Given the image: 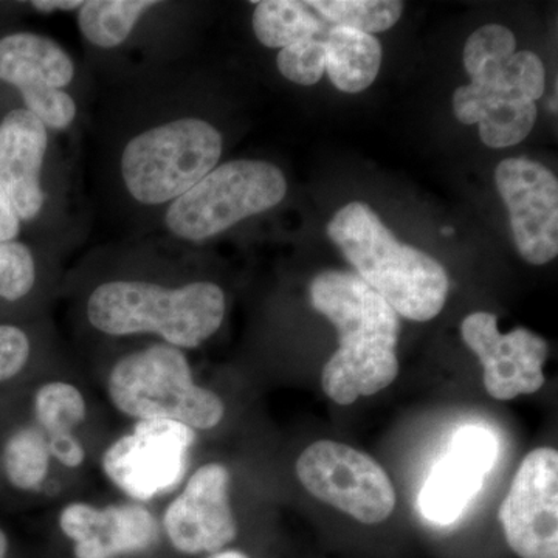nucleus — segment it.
Listing matches in <instances>:
<instances>
[{
  "instance_id": "obj_1",
  "label": "nucleus",
  "mask_w": 558,
  "mask_h": 558,
  "mask_svg": "<svg viewBox=\"0 0 558 558\" xmlns=\"http://www.w3.org/2000/svg\"><path fill=\"white\" fill-rule=\"evenodd\" d=\"M311 300L340 337L339 351L323 369L328 398L351 405L388 388L399 374L398 312L351 271H322L312 281Z\"/></svg>"
},
{
  "instance_id": "obj_2",
  "label": "nucleus",
  "mask_w": 558,
  "mask_h": 558,
  "mask_svg": "<svg viewBox=\"0 0 558 558\" xmlns=\"http://www.w3.org/2000/svg\"><path fill=\"white\" fill-rule=\"evenodd\" d=\"M328 234L399 317L429 322L444 310L450 289L446 269L427 253L400 244L368 205L352 202L339 209Z\"/></svg>"
},
{
  "instance_id": "obj_3",
  "label": "nucleus",
  "mask_w": 558,
  "mask_h": 558,
  "mask_svg": "<svg viewBox=\"0 0 558 558\" xmlns=\"http://www.w3.org/2000/svg\"><path fill=\"white\" fill-rule=\"evenodd\" d=\"M226 293L215 282L167 288L148 281L102 282L87 300V318L109 337H160L178 349L199 348L226 317Z\"/></svg>"
},
{
  "instance_id": "obj_4",
  "label": "nucleus",
  "mask_w": 558,
  "mask_h": 558,
  "mask_svg": "<svg viewBox=\"0 0 558 558\" xmlns=\"http://www.w3.org/2000/svg\"><path fill=\"white\" fill-rule=\"evenodd\" d=\"M108 396L124 416L165 418L194 432L218 427L226 416L223 400L194 380L185 352L165 343L117 360L109 371Z\"/></svg>"
},
{
  "instance_id": "obj_5",
  "label": "nucleus",
  "mask_w": 558,
  "mask_h": 558,
  "mask_svg": "<svg viewBox=\"0 0 558 558\" xmlns=\"http://www.w3.org/2000/svg\"><path fill=\"white\" fill-rule=\"evenodd\" d=\"M222 148V135L208 121H167L128 142L121 178L140 204H171L218 167Z\"/></svg>"
},
{
  "instance_id": "obj_6",
  "label": "nucleus",
  "mask_w": 558,
  "mask_h": 558,
  "mask_svg": "<svg viewBox=\"0 0 558 558\" xmlns=\"http://www.w3.org/2000/svg\"><path fill=\"white\" fill-rule=\"evenodd\" d=\"M286 193L288 180L269 161H227L171 202L165 226L179 240L207 241L250 216L277 207Z\"/></svg>"
},
{
  "instance_id": "obj_7",
  "label": "nucleus",
  "mask_w": 558,
  "mask_h": 558,
  "mask_svg": "<svg viewBox=\"0 0 558 558\" xmlns=\"http://www.w3.org/2000/svg\"><path fill=\"white\" fill-rule=\"evenodd\" d=\"M196 432L179 422L145 418L113 440L101 458L106 478L134 502L174 490L185 478Z\"/></svg>"
},
{
  "instance_id": "obj_8",
  "label": "nucleus",
  "mask_w": 558,
  "mask_h": 558,
  "mask_svg": "<svg viewBox=\"0 0 558 558\" xmlns=\"http://www.w3.org/2000/svg\"><path fill=\"white\" fill-rule=\"evenodd\" d=\"M296 475L311 495L363 524H379L396 508V492L384 468L347 444L318 440L296 461Z\"/></svg>"
},
{
  "instance_id": "obj_9",
  "label": "nucleus",
  "mask_w": 558,
  "mask_h": 558,
  "mask_svg": "<svg viewBox=\"0 0 558 558\" xmlns=\"http://www.w3.org/2000/svg\"><path fill=\"white\" fill-rule=\"evenodd\" d=\"M75 62L53 39L13 33L0 39V81L20 90L25 109L47 130L65 131L76 119V102L65 92Z\"/></svg>"
},
{
  "instance_id": "obj_10",
  "label": "nucleus",
  "mask_w": 558,
  "mask_h": 558,
  "mask_svg": "<svg viewBox=\"0 0 558 558\" xmlns=\"http://www.w3.org/2000/svg\"><path fill=\"white\" fill-rule=\"evenodd\" d=\"M499 523L520 558H558V453L549 447L526 454L499 506Z\"/></svg>"
},
{
  "instance_id": "obj_11",
  "label": "nucleus",
  "mask_w": 558,
  "mask_h": 558,
  "mask_svg": "<svg viewBox=\"0 0 558 558\" xmlns=\"http://www.w3.org/2000/svg\"><path fill=\"white\" fill-rule=\"evenodd\" d=\"M499 196L508 205L520 255L534 266L557 258L558 182L538 161L506 159L495 172Z\"/></svg>"
},
{
  "instance_id": "obj_12",
  "label": "nucleus",
  "mask_w": 558,
  "mask_h": 558,
  "mask_svg": "<svg viewBox=\"0 0 558 558\" xmlns=\"http://www.w3.org/2000/svg\"><path fill=\"white\" fill-rule=\"evenodd\" d=\"M230 472L219 462L197 469L163 513L172 548L182 554H216L238 535L230 501Z\"/></svg>"
},
{
  "instance_id": "obj_13",
  "label": "nucleus",
  "mask_w": 558,
  "mask_h": 558,
  "mask_svg": "<svg viewBox=\"0 0 558 558\" xmlns=\"http://www.w3.org/2000/svg\"><path fill=\"white\" fill-rule=\"evenodd\" d=\"M461 336L484 368V387L497 400L534 395L545 385L543 365L549 355L546 340L519 328L499 333L498 319L488 312L464 318Z\"/></svg>"
},
{
  "instance_id": "obj_14",
  "label": "nucleus",
  "mask_w": 558,
  "mask_h": 558,
  "mask_svg": "<svg viewBox=\"0 0 558 558\" xmlns=\"http://www.w3.org/2000/svg\"><path fill=\"white\" fill-rule=\"evenodd\" d=\"M497 458L498 439L490 429L478 425L459 428L418 492V512L442 526L457 521L478 494Z\"/></svg>"
},
{
  "instance_id": "obj_15",
  "label": "nucleus",
  "mask_w": 558,
  "mask_h": 558,
  "mask_svg": "<svg viewBox=\"0 0 558 558\" xmlns=\"http://www.w3.org/2000/svg\"><path fill=\"white\" fill-rule=\"evenodd\" d=\"M60 529L73 543L75 558H120L149 549L159 538V523L140 502L95 508L70 502L61 510Z\"/></svg>"
},
{
  "instance_id": "obj_16",
  "label": "nucleus",
  "mask_w": 558,
  "mask_h": 558,
  "mask_svg": "<svg viewBox=\"0 0 558 558\" xmlns=\"http://www.w3.org/2000/svg\"><path fill=\"white\" fill-rule=\"evenodd\" d=\"M49 130L27 109H14L0 121V182L21 220L44 207L43 165Z\"/></svg>"
},
{
  "instance_id": "obj_17",
  "label": "nucleus",
  "mask_w": 558,
  "mask_h": 558,
  "mask_svg": "<svg viewBox=\"0 0 558 558\" xmlns=\"http://www.w3.org/2000/svg\"><path fill=\"white\" fill-rule=\"evenodd\" d=\"M453 112L462 124H480V137L488 148L519 145L537 121L535 102L520 98L495 97L473 86L458 87Z\"/></svg>"
},
{
  "instance_id": "obj_18",
  "label": "nucleus",
  "mask_w": 558,
  "mask_h": 558,
  "mask_svg": "<svg viewBox=\"0 0 558 558\" xmlns=\"http://www.w3.org/2000/svg\"><path fill=\"white\" fill-rule=\"evenodd\" d=\"M326 72L337 89L359 94L376 81L381 65V46L369 33L333 27L325 40Z\"/></svg>"
},
{
  "instance_id": "obj_19",
  "label": "nucleus",
  "mask_w": 558,
  "mask_h": 558,
  "mask_svg": "<svg viewBox=\"0 0 558 558\" xmlns=\"http://www.w3.org/2000/svg\"><path fill=\"white\" fill-rule=\"evenodd\" d=\"M160 2L154 0H90L83 2L78 27L98 49H116L130 38L135 25Z\"/></svg>"
},
{
  "instance_id": "obj_20",
  "label": "nucleus",
  "mask_w": 558,
  "mask_h": 558,
  "mask_svg": "<svg viewBox=\"0 0 558 558\" xmlns=\"http://www.w3.org/2000/svg\"><path fill=\"white\" fill-rule=\"evenodd\" d=\"M253 32L263 46L284 49L292 44L317 38L322 22L306 2L264 0L255 2Z\"/></svg>"
},
{
  "instance_id": "obj_21",
  "label": "nucleus",
  "mask_w": 558,
  "mask_h": 558,
  "mask_svg": "<svg viewBox=\"0 0 558 558\" xmlns=\"http://www.w3.org/2000/svg\"><path fill=\"white\" fill-rule=\"evenodd\" d=\"M50 459L49 446L43 429L20 428L3 446V473L11 486L17 490H36L49 475Z\"/></svg>"
},
{
  "instance_id": "obj_22",
  "label": "nucleus",
  "mask_w": 558,
  "mask_h": 558,
  "mask_svg": "<svg viewBox=\"0 0 558 558\" xmlns=\"http://www.w3.org/2000/svg\"><path fill=\"white\" fill-rule=\"evenodd\" d=\"M515 35L502 25H484L472 33L464 47V68L472 84L490 89L506 62L515 54Z\"/></svg>"
},
{
  "instance_id": "obj_23",
  "label": "nucleus",
  "mask_w": 558,
  "mask_h": 558,
  "mask_svg": "<svg viewBox=\"0 0 558 558\" xmlns=\"http://www.w3.org/2000/svg\"><path fill=\"white\" fill-rule=\"evenodd\" d=\"M306 3L322 20L336 27L369 35L395 27L403 11V3L398 0H312Z\"/></svg>"
},
{
  "instance_id": "obj_24",
  "label": "nucleus",
  "mask_w": 558,
  "mask_h": 558,
  "mask_svg": "<svg viewBox=\"0 0 558 558\" xmlns=\"http://www.w3.org/2000/svg\"><path fill=\"white\" fill-rule=\"evenodd\" d=\"M36 421L46 436L73 433L87 417L83 392L69 381H47L33 400Z\"/></svg>"
},
{
  "instance_id": "obj_25",
  "label": "nucleus",
  "mask_w": 558,
  "mask_h": 558,
  "mask_svg": "<svg viewBox=\"0 0 558 558\" xmlns=\"http://www.w3.org/2000/svg\"><path fill=\"white\" fill-rule=\"evenodd\" d=\"M545 65L539 57L532 51H519L506 62L494 90L480 89L497 97L535 102L545 92Z\"/></svg>"
},
{
  "instance_id": "obj_26",
  "label": "nucleus",
  "mask_w": 558,
  "mask_h": 558,
  "mask_svg": "<svg viewBox=\"0 0 558 558\" xmlns=\"http://www.w3.org/2000/svg\"><path fill=\"white\" fill-rule=\"evenodd\" d=\"M36 263L32 250L21 242L0 244V299L20 301L35 288Z\"/></svg>"
},
{
  "instance_id": "obj_27",
  "label": "nucleus",
  "mask_w": 558,
  "mask_h": 558,
  "mask_svg": "<svg viewBox=\"0 0 558 558\" xmlns=\"http://www.w3.org/2000/svg\"><path fill=\"white\" fill-rule=\"evenodd\" d=\"M279 72L300 86H314L326 72L325 43L317 38L300 40L279 50Z\"/></svg>"
},
{
  "instance_id": "obj_28",
  "label": "nucleus",
  "mask_w": 558,
  "mask_h": 558,
  "mask_svg": "<svg viewBox=\"0 0 558 558\" xmlns=\"http://www.w3.org/2000/svg\"><path fill=\"white\" fill-rule=\"evenodd\" d=\"M31 354V339L24 330L16 326L0 325V384L20 376Z\"/></svg>"
},
{
  "instance_id": "obj_29",
  "label": "nucleus",
  "mask_w": 558,
  "mask_h": 558,
  "mask_svg": "<svg viewBox=\"0 0 558 558\" xmlns=\"http://www.w3.org/2000/svg\"><path fill=\"white\" fill-rule=\"evenodd\" d=\"M50 457L57 459L61 465L68 469H78L86 461V450L76 438L75 433L64 435L46 436Z\"/></svg>"
},
{
  "instance_id": "obj_30",
  "label": "nucleus",
  "mask_w": 558,
  "mask_h": 558,
  "mask_svg": "<svg viewBox=\"0 0 558 558\" xmlns=\"http://www.w3.org/2000/svg\"><path fill=\"white\" fill-rule=\"evenodd\" d=\"M21 230V219L13 207L9 194L0 182V244L13 242Z\"/></svg>"
},
{
  "instance_id": "obj_31",
  "label": "nucleus",
  "mask_w": 558,
  "mask_h": 558,
  "mask_svg": "<svg viewBox=\"0 0 558 558\" xmlns=\"http://www.w3.org/2000/svg\"><path fill=\"white\" fill-rule=\"evenodd\" d=\"M83 2L73 0V2H64V0H38L32 2L33 9L43 11V13H53V11L80 10Z\"/></svg>"
},
{
  "instance_id": "obj_32",
  "label": "nucleus",
  "mask_w": 558,
  "mask_h": 558,
  "mask_svg": "<svg viewBox=\"0 0 558 558\" xmlns=\"http://www.w3.org/2000/svg\"><path fill=\"white\" fill-rule=\"evenodd\" d=\"M208 558H250L241 550H219V553L211 554Z\"/></svg>"
},
{
  "instance_id": "obj_33",
  "label": "nucleus",
  "mask_w": 558,
  "mask_h": 558,
  "mask_svg": "<svg viewBox=\"0 0 558 558\" xmlns=\"http://www.w3.org/2000/svg\"><path fill=\"white\" fill-rule=\"evenodd\" d=\"M9 537H7L5 532L0 529V558H7L9 556Z\"/></svg>"
},
{
  "instance_id": "obj_34",
  "label": "nucleus",
  "mask_w": 558,
  "mask_h": 558,
  "mask_svg": "<svg viewBox=\"0 0 558 558\" xmlns=\"http://www.w3.org/2000/svg\"><path fill=\"white\" fill-rule=\"evenodd\" d=\"M451 233H453V230H451L450 227L442 230V234H446V236H450Z\"/></svg>"
}]
</instances>
